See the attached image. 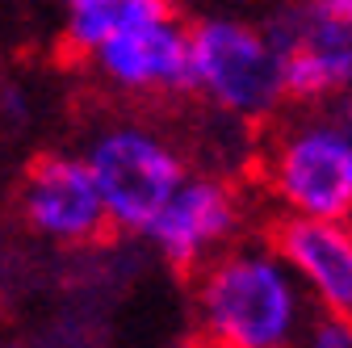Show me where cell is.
<instances>
[{
    "mask_svg": "<svg viewBox=\"0 0 352 348\" xmlns=\"http://www.w3.org/2000/svg\"><path fill=\"white\" fill-rule=\"evenodd\" d=\"M311 302L269 239H239L193 273L201 348H294Z\"/></svg>",
    "mask_w": 352,
    "mask_h": 348,
    "instance_id": "cell-1",
    "label": "cell"
},
{
    "mask_svg": "<svg viewBox=\"0 0 352 348\" xmlns=\"http://www.w3.org/2000/svg\"><path fill=\"white\" fill-rule=\"evenodd\" d=\"M113 231H147L189 177V160L164 130L139 118H109L88 130L80 151Z\"/></svg>",
    "mask_w": 352,
    "mask_h": 348,
    "instance_id": "cell-2",
    "label": "cell"
},
{
    "mask_svg": "<svg viewBox=\"0 0 352 348\" xmlns=\"http://www.w3.org/2000/svg\"><path fill=\"white\" fill-rule=\"evenodd\" d=\"M260 181L285 219L352 223V143L327 109H298L277 122L260 155Z\"/></svg>",
    "mask_w": 352,
    "mask_h": 348,
    "instance_id": "cell-3",
    "label": "cell"
},
{
    "mask_svg": "<svg viewBox=\"0 0 352 348\" xmlns=\"http://www.w3.org/2000/svg\"><path fill=\"white\" fill-rule=\"evenodd\" d=\"M189 93L235 122H264L285 101L281 55L260 25L201 17L189 25Z\"/></svg>",
    "mask_w": 352,
    "mask_h": 348,
    "instance_id": "cell-4",
    "label": "cell"
},
{
    "mask_svg": "<svg viewBox=\"0 0 352 348\" xmlns=\"http://www.w3.org/2000/svg\"><path fill=\"white\" fill-rule=\"evenodd\" d=\"M239 231H243V197L235 181L218 177V172H189L143 235L168 269L197 273L231 243H239Z\"/></svg>",
    "mask_w": 352,
    "mask_h": 348,
    "instance_id": "cell-5",
    "label": "cell"
},
{
    "mask_svg": "<svg viewBox=\"0 0 352 348\" xmlns=\"http://www.w3.org/2000/svg\"><path fill=\"white\" fill-rule=\"evenodd\" d=\"M17 210L25 227L59 248H84L97 243L109 231L105 206L97 197V185L88 177L80 151H47L38 155L17 189Z\"/></svg>",
    "mask_w": 352,
    "mask_h": 348,
    "instance_id": "cell-6",
    "label": "cell"
},
{
    "mask_svg": "<svg viewBox=\"0 0 352 348\" xmlns=\"http://www.w3.org/2000/svg\"><path fill=\"white\" fill-rule=\"evenodd\" d=\"M97 80L118 97L155 101L189 93V25L168 17L155 25L126 30L88 55Z\"/></svg>",
    "mask_w": 352,
    "mask_h": 348,
    "instance_id": "cell-7",
    "label": "cell"
},
{
    "mask_svg": "<svg viewBox=\"0 0 352 348\" xmlns=\"http://www.w3.org/2000/svg\"><path fill=\"white\" fill-rule=\"evenodd\" d=\"M269 248L285 260L311 311L352 319V223L277 219Z\"/></svg>",
    "mask_w": 352,
    "mask_h": 348,
    "instance_id": "cell-8",
    "label": "cell"
},
{
    "mask_svg": "<svg viewBox=\"0 0 352 348\" xmlns=\"http://www.w3.org/2000/svg\"><path fill=\"white\" fill-rule=\"evenodd\" d=\"M59 5H63V42L67 51L84 59L126 30L176 17L172 0H59Z\"/></svg>",
    "mask_w": 352,
    "mask_h": 348,
    "instance_id": "cell-9",
    "label": "cell"
},
{
    "mask_svg": "<svg viewBox=\"0 0 352 348\" xmlns=\"http://www.w3.org/2000/svg\"><path fill=\"white\" fill-rule=\"evenodd\" d=\"M352 89V42L348 47H298L281 55V93L302 109L331 105Z\"/></svg>",
    "mask_w": 352,
    "mask_h": 348,
    "instance_id": "cell-10",
    "label": "cell"
},
{
    "mask_svg": "<svg viewBox=\"0 0 352 348\" xmlns=\"http://www.w3.org/2000/svg\"><path fill=\"white\" fill-rule=\"evenodd\" d=\"M294 348H352V319L348 315H327V311H311L302 336Z\"/></svg>",
    "mask_w": 352,
    "mask_h": 348,
    "instance_id": "cell-11",
    "label": "cell"
},
{
    "mask_svg": "<svg viewBox=\"0 0 352 348\" xmlns=\"http://www.w3.org/2000/svg\"><path fill=\"white\" fill-rule=\"evenodd\" d=\"M25 118H30V97L21 93V84L0 80V122L5 126H25Z\"/></svg>",
    "mask_w": 352,
    "mask_h": 348,
    "instance_id": "cell-12",
    "label": "cell"
},
{
    "mask_svg": "<svg viewBox=\"0 0 352 348\" xmlns=\"http://www.w3.org/2000/svg\"><path fill=\"white\" fill-rule=\"evenodd\" d=\"M311 5H315L323 17H331L336 25H344V30L352 34V0H311Z\"/></svg>",
    "mask_w": 352,
    "mask_h": 348,
    "instance_id": "cell-13",
    "label": "cell"
},
{
    "mask_svg": "<svg viewBox=\"0 0 352 348\" xmlns=\"http://www.w3.org/2000/svg\"><path fill=\"white\" fill-rule=\"evenodd\" d=\"M327 113H331V122L344 130V139L352 143V89H348L344 97H336V101L327 105Z\"/></svg>",
    "mask_w": 352,
    "mask_h": 348,
    "instance_id": "cell-14",
    "label": "cell"
},
{
    "mask_svg": "<svg viewBox=\"0 0 352 348\" xmlns=\"http://www.w3.org/2000/svg\"><path fill=\"white\" fill-rule=\"evenodd\" d=\"M176 348H201V344H197V340H189V344H176Z\"/></svg>",
    "mask_w": 352,
    "mask_h": 348,
    "instance_id": "cell-15",
    "label": "cell"
}]
</instances>
